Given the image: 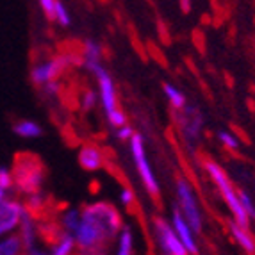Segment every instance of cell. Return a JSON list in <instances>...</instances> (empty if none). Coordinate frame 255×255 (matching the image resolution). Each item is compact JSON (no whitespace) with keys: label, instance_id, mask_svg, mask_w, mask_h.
<instances>
[{"label":"cell","instance_id":"obj_1","mask_svg":"<svg viewBox=\"0 0 255 255\" xmlns=\"http://www.w3.org/2000/svg\"><path fill=\"white\" fill-rule=\"evenodd\" d=\"M122 229L124 218L115 204L107 200L90 202L81 209V223L73 232L77 250L111 247Z\"/></svg>","mask_w":255,"mask_h":255},{"label":"cell","instance_id":"obj_2","mask_svg":"<svg viewBox=\"0 0 255 255\" xmlns=\"http://www.w3.org/2000/svg\"><path fill=\"white\" fill-rule=\"evenodd\" d=\"M204 171L207 173V177L213 180V184L216 186L218 193H220L221 200L225 202L227 209L232 214V221H236L238 225L247 227L250 229L252 220L248 218L247 211L243 209L241 198H239V191L236 189V186L230 180L229 173L225 171V168L220 162L213 161V159H205L204 161Z\"/></svg>","mask_w":255,"mask_h":255},{"label":"cell","instance_id":"obj_3","mask_svg":"<svg viewBox=\"0 0 255 255\" xmlns=\"http://www.w3.org/2000/svg\"><path fill=\"white\" fill-rule=\"evenodd\" d=\"M91 75L97 81V91H98V100H100V107L104 111L107 124L113 127V130L122 125H127V115L118 104V90H116L115 79L109 73V70L100 64Z\"/></svg>","mask_w":255,"mask_h":255},{"label":"cell","instance_id":"obj_4","mask_svg":"<svg viewBox=\"0 0 255 255\" xmlns=\"http://www.w3.org/2000/svg\"><path fill=\"white\" fill-rule=\"evenodd\" d=\"M13 180H14V193L20 196L38 193L45 186V170L38 157L34 155H18L13 168Z\"/></svg>","mask_w":255,"mask_h":255},{"label":"cell","instance_id":"obj_5","mask_svg":"<svg viewBox=\"0 0 255 255\" xmlns=\"http://www.w3.org/2000/svg\"><path fill=\"white\" fill-rule=\"evenodd\" d=\"M173 122L184 146L189 152H195L196 146L200 145L202 134H204L205 120L204 115H202V111L196 106L187 102L182 109L173 111Z\"/></svg>","mask_w":255,"mask_h":255},{"label":"cell","instance_id":"obj_6","mask_svg":"<svg viewBox=\"0 0 255 255\" xmlns=\"http://www.w3.org/2000/svg\"><path fill=\"white\" fill-rule=\"evenodd\" d=\"M128 152H130L132 162H134V168L137 171V177H139L141 184L145 186L146 193L152 196H159L161 193V186H159V179L155 171H153L152 164H150L148 152H146V143L143 134L136 132L134 136L128 141Z\"/></svg>","mask_w":255,"mask_h":255},{"label":"cell","instance_id":"obj_7","mask_svg":"<svg viewBox=\"0 0 255 255\" xmlns=\"http://www.w3.org/2000/svg\"><path fill=\"white\" fill-rule=\"evenodd\" d=\"M175 198H177L175 207L179 209L180 214L186 218V221L191 225V229L195 230L196 234H200L202 230H204V213H202V207L198 204V196H196L191 182L184 179V177L177 179Z\"/></svg>","mask_w":255,"mask_h":255},{"label":"cell","instance_id":"obj_8","mask_svg":"<svg viewBox=\"0 0 255 255\" xmlns=\"http://www.w3.org/2000/svg\"><path fill=\"white\" fill-rule=\"evenodd\" d=\"M75 64V59L72 55H54V57H48V59L38 61V63L30 68V81L34 82L38 88L48 84V82L59 81L64 73L68 72Z\"/></svg>","mask_w":255,"mask_h":255},{"label":"cell","instance_id":"obj_9","mask_svg":"<svg viewBox=\"0 0 255 255\" xmlns=\"http://www.w3.org/2000/svg\"><path fill=\"white\" fill-rule=\"evenodd\" d=\"M152 238L159 255H189L179 236L175 234L170 220L155 216L152 220Z\"/></svg>","mask_w":255,"mask_h":255},{"label":"cell","instance_id":"obj_10","mask_svg":"<svg viewBox=\"0 0 255 255\" xmlns=\"http://www.w3.org/2000/svg\"><path fill=\"white\" fill-rule=\"evenodd\" d=\"M27 207L23 200L9 196L7 200L0 204V236L16 234L21 220L25 216Z\"/></svg>","mask_w":255,"mask_h":255},{"label":"cell","instance_id":"obj_11","mask_svg":"<svg viewBox=\"0 0 255 255\" xmlns=\"http://www.w3.org/2000/svg\"><path fill=\"white\" fill-rule=\"evenodd\" d=\"M170 223L173 227L175 234L179 236V239L182 241V245L186 247L187 254L189 255H198L200 254V248H198V243H196V232L191 229V225L186 221V218L180 214V211L177 207H173V213H171Z\"/></svg>","mask_w":255,"mask_h":255},{"label":"cell","instance_id":"obj_12","mask_svg":"<svg viewBox=\"0 0 255 255\" xmlns=\"http://www.w3.org/2000/svg\"><path fill=\"white\" fill-rule=\"evenodd\" d=\"M16 234H18V238L21 239V243H23L25 250L30 247L39 245V241H41V238H43V223L39 221V216H36V214L27 211L23 220H21L20 227H18Z\"/></svg>","mask_w":255,"mask_h":255},{"label":"cell","instance_id":"obj_13","mask_svg":"<svg viewBox=\"0 0 255 255\" xmlns=\"http://www.w3.org/2000/svg\"><path fill=\"white\" fill-rule=\"evenodd\" d=\"M77 159H79V164L82 166V170L86 171H100L106 164V155H104V150L100 148L95 143H84V145L79 148L77 153Z\"/></svg>","mask_w":255,"mask_h":255},{"label":"cell","instance_id":"obj_14","mask_svg":"<svg viewBox=\"0 0 255 255\" xmlns=\"http://www.w3.org/2000/svg\"><path fill=\"white\" fill-rule=\"evenodd\" d=\"M102 55H104V48L98 41H95V39H86V41L82 43L81 61H82V66L86 68V72L93 73L100 64H104Z\"/></svg>","mask_w":255,"mask_h":255},{"label":"cell","instance_id":"obj_15","mask_svg":"<svg viewBox=\"0 0 255 255\" xmlns=\"http://www.w3.org/2000/svg\"><path fill=\"white\" fill-rule=\"evenodd\" d=\"M229 232H230V236H232V239L236 241V245H238L245 254L255 255V238L250 232V229L238 225L236 221H230Z\"/></svg>","mask_w":255,"mask_h":255},{"label":"cell","instance_id":"obj_16","mask_svg":"<svg viewBox=\"0 0 255 255\" xmlns=\"http://www.w3.org/2000/svg\"><path fill=\"white\" fill-rule=\"evenodd\" d=\"M48 250L52 255H77V243L72 234H66L63 230L55 229V236Z\"/></svg>","mask_w":255,"mask_h":255},{"label":"cell","instance_id":"obj_17","mask_svg":"<svg viewBox=\"0 0 255 255\" xmlns=\"http://www.w3.org/2000/svg\"><path fill=\"white\" fill-rule=\"evenodd\" d=\"M111 255H136V236L132 227L124 225L115 239V250Z\"/></svg>","mask_w":255,"mask_h":255},{"label":"cell","instance_id":"obj_18","mask_svg":"<svg viewBox=\"0 0 255 255\" xmlns=\"http://www.w3.org/2000/svg\"><path fill=\"white\" fill-rule=\"evenodd\" d=\"M81 223V209H75V207H68L61 211L59 216H57V229L66 232V234H72L77 230Z\"/></svg>","mask_w":255,"mask_h":255},{"label":"cell","instance_id":"obj_19","mask_svg":"<svg viewBox=\"0 0 255 255\" xmlns=\"http://www.w3.org/2000/svg\"><path fill=\"white\" fill-rule=\"evenodd\" d=\"M13 132L21 139H36L43 134V127L30 118L18 120L16 124L13 125Z\"/></svg>","mask_w":255,"mask_h":255},{"label":"cell","instance_id":"obj_20","mask_svg":"<svg viewBox=\"0 0 255 255\" xmlns=\"http://www.w3.org/2000/svg\"><path fill=\"white\" fill-rule=\"evenodd\" d=\"M25 247L18 234L0 236V255H23Z\"/></svg>","mask_w":255,"mask_h":255},{"label":"cell","instance_id":"obj_21","mask_svg":"<svg viewBox=\"0 0 255 255\" xmlns=\"http://www.w3.org/2000/svg\"><path fill=\"white\" fill-rule=\"evenodd\" d=\"M162 93H164V98L168 100V104H170V107L173 111L182 109L187 104L186 95H184L175 84H171V82H164V84H162Z\"/></svg>","mask_w":255,"mask_h":255},{"label":"cell","instance_id":"obj_22","mask_svg":"<svg viewBox=\"0 0 255 255\" xmlns=\"http://www.w3.org/2000/svg\"><path fill=\"white\" fill-rule=\"evenodd\" d=\"M23 204H25L29 213L36 214V216H41V214L45 213V209H47L48 200H47V195H45L41 189V191H38V193L23 196Z\"/></svg>","mask_w":255,"mask_h":255},{"label":"cell","instance_id":"obj_23","mask_svg":"<svg viewBox=\"0 0 255 255\" xmlns=\"http://www.w3.org/2000/svg\"><path fill=\"white\" fill-rule=\"evenodd\" d=\"M14 191V180L13 171L7 166H0V204L7 200L9 196H13Z\"/></svg>","mask_w":255,"mask_h":255},{"label":"cell","instance_id":"obj_24","mask_svg":"<svg viewBox=\"0 0 255 255\" xmlns=\"http://www.w3.org/2000/svg\"><path fill=\"white\" fill-rule=\"evenodd\" d=\"M216 137H218V143H220L225 150H229V152H236V150H239V146H241V139L238 137V134L229 130V128H221V130H218Z\"/></svg>","mask_w":255,"mask_h":255},{"label":"cell","instance_id":"obj_25","mask_svg":"<svg viewBox=\"0 0 255 255\" xmlns=\"http://www.w3.org/2000/svg\"><path fill=\"white\" fill-rule=\"evenodd\" d=\"M79 104H81V109L82 111H93L95 107L100 106V100H98V91L97 90H84L81 93V98H79Z\"/></svg>","mask_w":255,"mask_h":255},{"label":"cell","instance_id":"obj_26","mask_svg":"<svg viewBox=\"0 0 255 255\" xmlns=\"http://www.w3.org/2000/svg\"><path fill=\"white\" fill-rule=\"evenodd\" d=\"M54 21L61 27H70V25H72V14H70L68 7H66L61 0H57V2H55Z\"/></svg>","mask_w":255,"mask_h":255},{"label":"cell","instance_id":"obj_27","mask_svg":"<svg viewBox=\"0 0 255 255\" xmlns=\"http://www.w3.org/2000/svg\"><path fill=\"white\" fill-rule=\"evenodd\" d=\"M118 202H120V205H122V207L130 209L132 205L136 204V193H134V189H130L128 186L120 187V191H118Z\"/></svg>","mask_w":255,"mask_h":255},{"label":"cell","instance_id":"obj_28","mask_svg":"<svg viewBox=\"0 0 255 255\" xmlns=\"http://www.w3.org/2000/svg\"><path fill=\"white\" fill-rule=\"evenodd\" d=\"M239 198H241L243 209L247 211L248 218H250L252 221H255V204H254V200H252V196L248 195L245 189H241V191H239Z\"/></svg>","mask_w":255,"mask_h":255},{"label":"cell","instance_id":"obj_29","mask_svg":"<svg viewBox=\"0 0 255 255\" xmlns=\"http://www.w3.org/2000/svg\"><path fill=\"white\" fill-rule=\"evenodd\" d=\"M136 134V130L130 127V125H122V127H118V128H115V136H116V139L118 141H124V143H128L130 141V137Z\"/></svg>","mask_w":255,"mask_h":255},{"label":"cell","instance_id":"obj_30","mask_svg":"<svg viewBox=\"0 0 255 255\" xmlns=\"http://www.w3.org/2000/svg\"><path fill=\"white\" fill-rule=\"evenodd\" d=\"M55 2H57V0H38V4H39V7H41L43 14H45L50 21H54Z\"/></svg>","mask_w":255,"mask_h":255},{"label":"cell","instance_id":"obj_31","mask_svg":"<svg viewBox=\"0 0 255 255\" xmlns=\"http://www.w3.org/2000/svg\"><path fill=\"white\" fill-rule=\"evenodd\" d=\"M59 90H61V84L59 81H54V82H48V84L41 86V91L45 97L48 98H55L57 95H59Z\"/></svg>","mask_w":255,"mask_h":255},{"label":"cell","instance_id":"obj_32","mask_svg":"<svg viewBox=\"0 0 255 255\" xmlns=\"http://www.w3.org/2000/svg\"><path fill=\"white\" fill-rule=\"evenodd\" d=\"M77 255H111V247L90 248V250H77Z\"/></svg>","mask_w":255,"mask_h":255},{"label":"cell","instance_id":"obj_33","mask_svg":"<svg viewBox=\"0 0 255 255\" xmlns=\"http://www.w3.org/2000/svg\"><path fill=\"white\" fill-rule=\"evenodd\" d=\"M23 255H52V254H50V250H47V248H43V247H39V245H36V247L27 248Z\"/></svg>","mask_w":255,"mask_h":255},{"label":"cell","instance_id":"obj_34","mask_svg":"<svg viewBox=\"0 0 255 255\" xmlns=\"http://www.w3.org/2000/svg\"><path fill=\"white\" fill-rule=\"evenodd\" d=\"M180 9H182L184 13H189L191 11V0H180Z\"/></svg>","mask_w":255,"mask_h":255}]
</instances>
